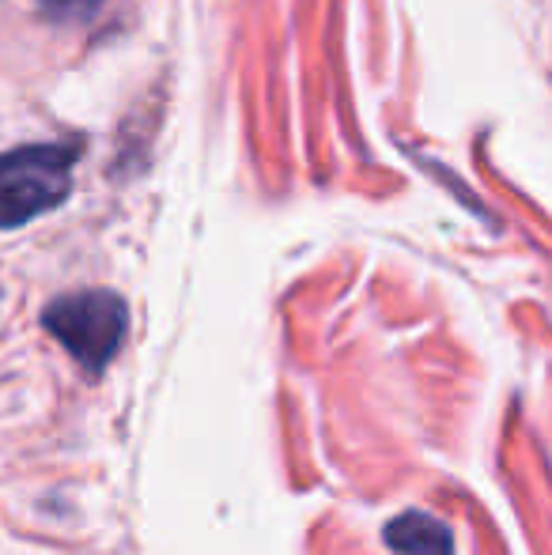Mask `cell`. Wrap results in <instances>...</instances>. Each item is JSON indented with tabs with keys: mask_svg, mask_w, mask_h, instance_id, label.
<instances>
[{
	"mask_svg": "<svg viewBox=\"0 0 552 555\" xmlns=\"http://www.w3.org/2000/svg\"><path fill=\"white\" fill-rule=\"evenodd\" d=\"M50 12L57 15H80V12H91V8H99L103 0H42Z\"/></svg>",
	"mask_w": 552,
	"mask_h": 555,
	"instance_id": "277c9868",
	"label": "cell"
},
{
	"mask_svg": "<svg viewBox=\"0 0 552 555\" xmlns=\"http://www.w3.org/2000/svg\"><path fill=\"white\" fill-rule=\"evenodd\" d=\"M46 330L57 336L76 363L88 371H103L126 336V302L114 292H76L65 299H53L42 314Z\"/></svg>",
	"mask_w": 552,
	"mask_h": 555,
	"instance_id": "7a4b0ae2",
	"label": "cell"
},
{
	"mask_svg": "<svg viewBox=\"0 0 552 555\" xmlns=\"http://www.w3.org/2000/svg\"><path fill=\"white\" fill-rule=\"evenodd\" d=\"M386 544L398 555H454L450 529L432 514L409 511L386 526Z\"/></svg>",
	"mask_w": 552,
	"mask_h": 555,
	"instance_id": "3957f363",
	"label": "cell"
},
{
	"mask_svg": "<svg viewBox=\"0 0 552 555\" xmlns=\"http://www.w3.org/2000/svg\"><path fill=\"white\" fill-rule=\"evenodd\" d=\"M80 144H27L0 152V227H23L73 193Z\"/></svg>",
	"mask_w": 552,
	"mask_h": 555,
	"instance_id": "6da1fadb",
	"label": "cell"
}]
</instances>
